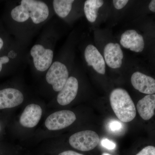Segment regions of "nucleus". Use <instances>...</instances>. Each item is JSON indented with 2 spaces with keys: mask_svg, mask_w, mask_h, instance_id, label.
<instances>
[{
  "mask_svg": "<svg viewBox=\"0 0 155 155\" xmlns=\"http://www.w3.org/2000/svg\"><path fill=\"white\" fill-rule=\"evenodd\" d=\"M101 144L103 147L109 150H114L116 147L115 143L107 138L101 140Z\"/></svg>",
  "mask_w": 155,
  "mask_h": 155,
  "instance_id": "6ab92c4d",
  "label": "nucleus"
},
{
  "mask_svg": "<svg viewBox=\"0 0 155 155\" xmlns=\"http://www.w3.org/2000/svg\"><path fill=\"white\" fill-rule=\"evenodd\" d=\"M127 0H114L113 1L114 6L117 10L123 8L128 3Z\"/></svg>",
  "mask_w": 155,
  "mask_h": 155,
  "instance_id": "aec40b11",
  "label": "nucleus"
},
{
  "mask_svg": "<svg viewBox=\"0 0 155 155\" xmlns=\"http://www.w3.org/2000/svg\"><path fill=\"white\" fill-rule=\"evenodd\" d=\"M148 7L150 11L153 12H155V0L151 1Z\"/></svg>",
  "mask_w": 155,
  "mask_h": 155,
  "instance_id": "4be33fe9",
  "label": "nucleus"
},
{
  "mask_svg": "<svg viewBox=\"0 0 155 155\" xmlns=\"http://www.w3.org/2000/svg\"><path fill=\"white\" fill-rule=\"evenodd\" d=\"M131 83L135 89L142 93L153 94L155 93V79L140 72L134 73Z\"/></svg>",
  "mask_w": 155,
  "mask_h": 155,
  "instance_id": "9b49d317",
  "label": "nucleus"
},
{
  "mask_svg": "<svg viewBox=\"0 0 155 155\" xmlns=\"http://www.w3.org/2000/svg\"><path fill=\"white\" fill-rule=\"evenodd\" d=\"M0 130H1V126H0Z\"/></svg>",
  "mask_w": 155,
  "mask_h": 155,
  "instance_id": "393cba45",
  "label": "nucleus"
},
{
  "mask_svg": "<svg viewBox=\"0 0 155 155\" xmlns=\"http://www.w3.org/2000/svg\"><path fill=\"white\" fill-rule=\"evenodd\" d=\"M97 134L91 130L78 131L69 137V143L72 147L81 151H88L94 149L100 142Z\"/></svg>",
  "mask_w": 155,
  "mask_h": 155,
  "instance_id": "20e7f679",
  "label": "nucleus"
},
{
  "mask_svg": "<svg viewBox=\"0 0 155 155\" xmlns=\"http://www.w3.org/2000/svg\"><path fill=\"white\" fill-rule=\"evenodd\" d=\"M101 0H87L84 4V14L89 22H94L97 17L99 9L104 5Z\"/></svg>",
  "mask_w": 155,
  "mask_h": 155,
  "instance_id": "2eb2a0df",
  "label": "nucleus"
},
{
  "mask_svg": "<svg viewBox=\"0 0 155 155\" xmlns=\"http://www.w3.org/2000/svg\"><path fill=\"white\" fill-rule=\"evenodd\" d=\"M58 155H84L72 150L64 151L59 153Z\"/></svg>",
  "mask_w": 155,
  "mask_h": 155,
  "instance_id": "412c9836",
  "label": "nucleus"
},
{
  "mask_svg": "<svg viewBox=\"0 0 155 155\" xmlns=\"http://www.w3.org/2000/svg\"><path fill=\"white\" fill-rule=\"evenodd\" d=\"M43 109L39 104L31 103L25 106L19 119V125L26 129H33L41 120Z\"/></svg>",
  "mask_w": 155,
  "mask_h": 155,
  "instance_id": "423d86ee",
  "label": "nucleus"
},
{
  "mask_svg": "<svg viewBox=\"0 0 155 155\" xmlns=\"http://www.w3.org/2000/svg\"><path fill=\"white\" fill-rule=\"evenodd\" d=\"M79 84L77 78L73 76L68 78L65 85L56 97V107L66 106L72 102L78 92Z\"/></svg>",
  "mask_w": 155,
  "mask_h": 155,
  "instance_id": "6e6552de",
  "label": "nucleus"
},
{
  "mask_svg": "<svg viewBox=\"0 0 155 155\" xmlns=\"http://www.w3.org/2000/svg\"><path fill=\"white\" fill-rule=\"evenodd\" d=\"M3 45H4V41H3L2 39L0 38V50L2 49Z\"/></svg>",
  "mask_w": 155,
  "mask_h": 155,
  "instance_id": "5701e85b",
  "label": "nucleus"
},
{
  "mask_svg": "<svg viewBox=\"0 0 155 155\" xmlns=\"http://www.w3.org/2000/svg\"><path fill=\"white\" fill-rule=\"evenodd\" d=\"M49 16L48 5L42 1L22 0L19 5L12 9L11 16L18 22H26L29 18L34 24L38 25L45 22Z\"/></svg>",
  "mask_w": 155,
  "mask_h": 155,
  "instance_id": "f257e3e1",
  "label": "nucleus"
},
{
  "mask_svg": "<svg viewBox=\"0 0 155 155\" xmlns=\"http://www.w3.org/2000/svg\"><path fill=\"white\" fill-rule=\"evenodd\" d=\"M76 119V115L73 111L68 110H58L47 116L44 125L48 131L56 132L69 127Z\"/></svg>",
  "mask_w": 155,
  "mask_h": 155,
  "instance_id": "7ed1b4c3",
  "label": "nucleus"
},
{
  "mask_svg": "<svg viewBox=\"0 0 155 155\" xmlns=\"http://www.w3.org/2000/svg\"><path fill=\"white\" fill-rule=\"evenodd\" d=\"M104 56L107 65L113 69H117L122 66L123 52L118 43H109L104 49Z\"/></svg>",
  "mask_w": 155,
  "mask_h": 155,
  "instance_id": "ddd939ff",
  "label": "nucleus"
},
{
  "mask_svg": "<svg viewBox=\"0 0 155 155\" xmlns=\"http://www.w3.org/2000/svg\"><path fill=\"white\" fill-rule=\"evenodd\" d=\"M84 58L87 65L92 67L95 71L102 75L105 73V61L98 50L94 46L89 45L86 47L84 51Z\"/></svg>",
  "mask_w": 155,
  "mask_h": 155,
  "instance_id": "f8f14e48",
  "label": "nucleus"
},
{
  "mask_svg": "<svg viewBox=\"0 0 155 155\" xmlns=\"http://www.w3.org/2000/svg\"><path fill=\"white\" fill-rule=\"evenodd\" d=\"M140 116L143 120H148L154 115L155 94H149L140 100L137 105Z\"/></svg>",
  "mask_w": 155,
  "mask_h": 155,
  "instance_id": "4468645a",
  "label": "nucleus"
},
{
  "mask_svg": "<svg viewBox=\"0 0 155 155\" xmlns=\"http://www.w3.org/2000/svg\"><path fill=\"white\" fill-rule=\"evenodd\" d=\"M136 155H155V147L152 146L145 147Z\"/></svg>",
  "mask_w": 155,
  "mask_h": 155,
  "instance_id": "a211bd4d",
  "label": "nucleus"
},
{
  "mask_svg": "<svg viewBox=\"0 0 155 155\" xmlns=\"http://www.w3.org/2000/svg\"><path fill=\"white\" fill-rule=\"evenodd\" d=\"M24 101V94L17 89L10 87L0 90V110L16 107Z\"/></svg>",
  "mask_w": 155,
  "mask_h": 155,
  "instance_id": "1a4fd4ad",
  "label": "nucleus"
},
{
  "mask_svg": "<svg viewBox=\"0 0 155 155\" xmlns=\"http://www.w3.org/2000/svg\"><path fill=\"white\" fill-rule=\"evenodd\" d=\"M108 128L112 133H120L123 130V125L119 121L112 120L108 123Z\"/></svg>",
  "mask_w": 155,
  "mask_h": 155,
  "instance_id": "f3484780",
  "label": "nucleus"
},
{
  "mask_svg": "<svg viewBox=\"0 0 155 155\" xmlns=\"http://www.w3.org/2000/svg\"><path fill=\"white\" fill-rule=\"evenodd\" d=\"M111 107L121 122H131L135 118L136 110L133 101L127 92L123 89H115L110 97Z\"/></svg>",
  "mask_w": 155,
  "mask_h": 155,
  "instance_id": "f03ea898",
  "label": "nucleus"
},
{
  "mask_svg": "<svg viewBox=\"0 0 155 155\" xmlns=\"http://www.w3.org/2000/svg\"><path fill=\"white\" fill-rule=\"evenodd\" d=\"M2 66L3 64H2V62H1V60H0V72L2 71Z\"/></svg>",
  "mask_w": 155,
  "mask_h": 155,
  "instance_id": "b1692460",
  "label": "nucleus"
},
{
  "mask_svg": "<svg viewBox=\"0 0 155 155\" xmlns=\"http://www.w3.org/2000/svg\"><path fill=\"white\" fill-rule=\"evenodd\" d=\"M120 42L123 47L135 52H141L144 49L143 37L133 29L127 30L122 34Z\"/></svg>",
  "mask_w": 155,
  "mask_h": 155,
  "instance_id": "9d476101",
  "label": "nucleus"
},
{
  "mask_svg": "<svg viewBox=\"0 0 155 155\" xmlns=\"http://www.w3.org/2000/svg\"><path fill=\"white\" fill-rule=\"evenodd\" d=\"M30 54L35 67L39 72H45L52 64L54 52L42 45H34L31 49Z\"/></svg>",
  "mask_w": 155,
  "mask_h": 155,
  "instance_id": "0eeeda50",
  "label": "nucleus"
},
{
  "mask_svg": "<svg viewBox=\"0 0 155 155\" xmlns=\"http://www.w3.org/2000/svg\"><path fill=\"white\" fill-rule=\"evenodd\" d=\"M73 0H54L53 1V8L58 17L64 18L67 17L72 8Z\"/></svg>",
  "mask_w": 155,
  "mask_h": 155,
  "instance_id": "dca6fc26",
  "label": "nucleus"
},
{
  "mask_svg": "<svg viewBox=\"0 0 155 155\" xmlns=\"http://www.w3.org/2000/svg\"><path fill=\"white\" fill-rule=\"evenodd\" d=\"M69 78L67 67L59 61L52 63L45 76L47 83L52 86L54 91L58 93L62 90Z\"/></svg>",
  "mask_w": 155,
  "mask_h": 155,
  "instance_id": "39448f33",
  "label": "nucleus"
}]
</instances>
